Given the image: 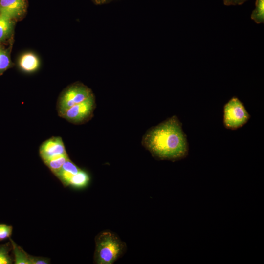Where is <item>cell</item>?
<instances>
[{
	"label": "cell",
	"mask_w": 264,
	"mask_h": 264,
	"mask_svg": "<svg viewBox=\"0 0 264 264\" xmlns=\"http://www.w3.org/2000/svg\"><path fill=\"white\" fill-rule=\"evenodd\" d=\"M92 2L96 5H103L110 3L115 0H91Z\"/></svg>",
	"instance_id": "obj_20"
},
{
	"label": "cell",
	"mask_w": 264,
	"mask_h": 264,
	"mask_svg": "<svg viewBox=\"0 0 264 264\" xmlns=\"http://www.w3.org/2000/svg\"><path fill=\"white\" fill-rule=\"evenodd\" d=\"M81 169L69 159L63 165L61 168L55 175L65 186H69L70 180Z\"/></svg>",
	"instance_id": "obj_9"
},
{
	"label": "cell",
	"mask_w": 264,
	"mask_h": 264,
	"mask_svg": "<svg viewBox=\"0 0 264 264\" xmlns=\"http://www.w3.org/2000/svg\"><path fill=\"white\" fill-rule=\"evenodd\" d=\"M90 180L88 174L85 171L80 170L70 181L69 186L80 189L86 187Z\"/></svg>",
	"instance_id": "obj_12"
},
{
	"label": "cell",
	"mask_w": 264,
	"mask_h": 264,
	"mask_svg": "<svg viewBox=\"0 0 264 264\" xmlns=\"http://www.w3.org/2000/svg\"><path fill=\"white\" fill-rule=\"evenodd\" d=\"M31 264H48L50 263L49 259L42 257H36L30 255Z\"/></svg>",
	"instance_id": "obj_18"
},
{
	"label": "cell",
	"mask_w": 264,
	"mask_h": 264,
	"mask_svg": "<svg viewBox=\"0 0 264 264\" xmlns=\"http://www.w3.org/2000/svg\"><path fill=\"white\" fill-rule=\"evenodd\" d=\"M13 227L11 225L0 224V241L10 238L11 236Z\"/></svg>",
	"instance_id": "obj_17"
},
{
	"label": "cell",
	"mask_w": 264,
	"mask_h": 264,
	"mask_svg": "<svg viewBox=\"0 0 264 264\" xmlns=\"http://www.w3.org/2000/svg\"><path fill=\"white\" fill-rule=\"evenodd\" d=\"M12 250L10 241L7 243L0 245V264H11L14 260L10 255Z\"/></svg>",
	"instance_id": "obj_15"
},
{
	"label": "cell",
	"mask_w": 264,
	"mask_h": 264,
	"mask_svg": "<svg viewBox=\"0 0 264 264\" xmlns=\"http://www.w3.org/2000/svg\"><path fill=\"white\" fill-rule=\"evenodd\" d=\"M40 155L44 162L53 157L67 154L61 137L53 136L44 141L39 148Z\"/></svg>",
	"instance_id": "obj_6"
},
{
	"label": "cell",
	"mask_w": 264,
	"mask_h": 264,
	"mask_svg": "<svg viewBox=\"0 0 264 264\" xmlns=\"http://www.w3.org/2000/svg\"><path fill=\"white\" fill-rule=\"evenodd\" d=\"M9 240L12 246L14 264H31L30 255L28 254L21 247L18 245L11 238H9Z\"/></svg>",
	"instance_id": "obj_11"
},
{
	"label": "cell",
	"mask_w": 264,
	"mask_h": 264,
	"mask_svg": "<svg viewBox=\"0 0 264 264\" xmlns=\"http://www.w3.org/2000/svg\"><path fill=\"white\" fill-rule=\"evenodd\" d=\"M95 108V98L93 94L84 101L68 109L60 117L73 124H83L92 117Z\"/></svg>",
	"instance_id": "obj_5"
},
{
	"label": "cell",
	"mask_w": 264,
	"mask_h": 264,
	"mask_svg": "<svg viewBox=\"0 0 264 264\" xmlns=\"http://www.w3.org/2000/svg\"><path fill=\"white\" fill-rule=\"evenodd\" d=\"M15 22L6 16L0 14V42L11 37L14 32Z\"/></svg>",
	"instance_id": "obj_10"
},
{
	"label": "cell",
	"mask_w": 264,
	"mask_h": 264,
	"mask_svg": "<svg viewBox=\"0 0 264 264\" xmlns=\"http://www.w3.org/2000/svg\"><path fill=\"white\" fill-rule=\"evenodd\" d=\"M247 0H223L224 4L227 6L241 5Z\"/></svg>",
	"instance_id": "obj_19"
},
{
	"label": "cell",
	"mask_w": 264,
	"mask_h": 264,
	"mask_svg": "<svg viewBox=\"0 0 264 264\" xmlns=\"http://www.w3.org/2000/svg\"><path fill=\"white\" fill-rule=\"evenodd\" d=\"M18 64L22 71L26 73H32L39 68L40 60L35 53L28 52L22 54L20 56Z\"/></svg>",
	"instance_id": "obj_8"
},
{
	"label": "cell",
	"mask_w": 264,
	"mask_h": 264,
	"mask_svg": "<svg viewBox=\"0 0 264 264\" xmlns=\"http://www.w3.org/2000/svg\"><path fill=\"white\" fill-rule=\"evenodd\" d=\"M142 145L155 158L176 160L188 152L186 136L177 117L174 116L150 129L144 135Z\"/></svg>",
	"instance_id": "obj_1"
},
{
	"label": "cell",
	"mask_w": 264,
	"mask_h": 264,
	"mask_svg": "<svg viewBox=\"0 0 264 264\" xmlns=\"http://www.w3.org/2000/svg\"><path fill=\"white\" fill-rule=\"evenodd\" d=\"M69 158L68 154L62 155L49 159L44 163L55 175L61 168L64 163Z\"/></svg>",
	"instance_id": "obj_13"
},
{
	"label": "cell",
	"mask_w": 264,
	"mask_h": 264,
	"mask_svg": "<svg viewBox=\"0 0 264 264\" xmlns=\"http://www.w3.org/2000/svg\"><path fill=\"white\" fill-rule=\"evenodd\" d=\"M11 65L9 52L0 47V75L8 69Z\"/></svg>",
	"instance_id": "obj_16"
},
{
	"label": "cell",
	"mask_w": 264,
	"mask_h": 264,
	"mask_svg": "<svg viewBox=\"0 0 264 264\" xmlns=\"http://www.w3.org/2000/svg\"><path fill=\"white\" fill-rule=\"evenodd\" d=\"M251 19L257 24L264 23V0H256L255 8L252 11Z\"/></svg>",
	"instance_id": "obj_14"
},
{
	"label": "cell",
	"mask_w": 264,
	"mask_h": 264,
	"mask_svg": "<svg viewBox=\"0 0 264 264\" xmlns=\"http://www.w3.org/2000/svg\"><path fill=\"white\" fill-rule=\"evenodd\" d=\"M125 243L114 233L104 231L95 238L94 262L97 264H112L124 253Z\"/></svg>",
	"instance_id": "obj_2"
},
{
	"label": "cell",
	"mask_w": 264,
	"mask_h": 264,
	"mask_svg": "<svg viewBox=\"0 0 264 264\" xmlns=\"http://www.w3.org/2000/svg\"><path fill=\"white\" fill-rule=\"evenodd\" d=\"M93 93L88 87L80 82L67 86L61 92L57 103V110L60 117L73 106L88 98Z\"/></svg>",
	"instance_id": "obj_3"
},
{
	"label": "cell",
	"mask_w": 264,
	"mask_h": 264,
	"mask_svg": "<svg viewBox=\"0 0 264 264\" xmlns=\"http://www.w3.org/2000/svg\"><path fill=\"white\" fill-rule=\"evenodd\" d=\"M26 9V0H0V14L15 21L21 20Z\"/></svg>",
	"instance_id": "obj_7"
},
{
	"label": "cell",
	"mask_w": 264,
	"mask_h": 264,
	"mask_svg": "<svg viewBox=\"0 0 264 264\" xmlns=\"http://www.w3.org/2000/svg\"><path fill=\"white\" fill-rule=\"evenodd\" d=\"M249 118L243 104L236 97H233L224 107L223 123L228 129H238L244 125Z\"/></svg>",
	"instance_id": "obj_4"
}]
</instances>
